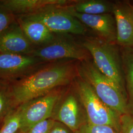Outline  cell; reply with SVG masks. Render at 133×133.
Segmentation results:
<instances>
[{"instance_id":"obj_1","label":"cell","mask_w":133,"mask_h":133,"mask_svg":"<svg viewBox=\"0 0 133 133\" xmlns=\"http://www.w3.org/2000/svg\"><path fill=\"white\" fill-rule=\"evenodd\" d=\"M77 76V65L70 60L48 63L28 76L10 83L13 103L23 105L68 85Z\"/></svg>"},{"instance_id":"obj_2","label":"cell","mask_w":133,"mask_h":133,"mask_svg":"<svg viewBox=\"0 0 133 133\" xmlns=\"http://www.w3.org/2000/svg\"><path fill=\"white\" fill-rule=\"evenodd\" d=\"M81 45L90 54L95 66L127 99L120 48L116 43L98 37H87Z\"/></svg>"},{"instance_id":"obj_3","label":"cell","mask_w":133,"mask_h":133,"mask_svg":"<svg viewBox=\"0 0 133 133\" xmlns=\"http://www.w3.org/2000/svg\"><path fill=\"white\" fill-rule=\"evenodd\" d=\"M78 76L87 82L105 104L120 115L129 112L127 98L95 66L92 59L79 62Z\"/></svg>"},{"instance_id":"obj_4","label":"cell","mask_w":133,"mask_h":133,"mask_svg":"<svg viewBox=\"0 0 133 133\" xmlns=\"http://www.w3.org/2000/svg\"><path fill=\"white\" fill-rule=\"evenodd\" d=\"M74 83L85 110L87 122L96 125L109 126L120 133L121 115L100 100L91 86L78 76Z\"/></svg>"},{"instance_id":"obj_5","label":"cell","mask_w":133,"mask_h":133,"mask_svg":"<svg viewBox=\"0 0 133 133\" xmlns=\"http://www.w3.org/2000/svg\"><path fill=\"white\" fill-rule=\"evenodd\" d=\"M30 55L45 63L71 59L82 62L92 59L85 48L68 34H56L51 42L35 48Z\"/></svg>"},{"instance_id":"obj_6","label":"cell","mask_w":133,"mask_h":133,"mask_svg":"<svg viewBox=\"0 0 133 133\" xmlns=\"http://www.w3.org/2000/svg\"><path fill=\"white\" fill-rule=\"evenodd\" d=\"M66 5H50L22 16L41 22L55 34L85 35V26L69 12Z\"/></svg>"},{"instance_id":"obj_7","label":"cell","mask_w":133,"mask_h":133,"mask_svg":"<svg viewBox=\"0 0 133 133\" xmlns=\"http://www.w3.org/2000/svg\"><path fill=\"white\" fill-rule=\"evenodd\" d=\"M60 88L20 105V129L23 132L25 133L34 125L50 118L62 95Z\"/></svg>"},{"instance_id":"obj_8","label":"cell","mask_w":133,"mask_h":133,"mask_svg":"<svg viewBox=\"0 0 133 133\" xmlns=\"http://www.w3.org/2000/svg\"><path fill=\"white\" fill-rule=\"evenodd\" d=\"M46 63L31 55L0 52V81H18Z\"/></svg>"},{"instance_id":"obj_9","label":"cell","mask_w":133,"mask_h":133,"mask_svg":"<svg viewBox=\"0 0 133 133\" xmlns=\"http://www.w3.org/2000/svg\"><path fill=\"white\" fill-rule=\"evenodd\" d=\"M55 118L75 133L87 122L85 112L75 88L62 95L57 102Z\"/></svg>"},{"instance_id":"obj_10","label":"cell","mask_w":133,"mask_h":133,"mask_svg":"<svg viewBox=\"0 0 133 133\" xmlns=\"http://www.w3.org/2000/svg\"><path fill=\"white\" fill-rule=\"evenodd\" d=\"M66 5V9L81 22L91 29L97 37L109 43H116L117 31L113 14L89 15L77 12Z\"/></svg>"},{"instance_id":"obj_11","label":"cell","mask_w":133,"mask_h":133,"mask_svg":"<svg viewBox=\"0 0 133 133\" xmlns=\"http://www.w3.org/2000/svg\"><path fill=\"white\" fill-rule=\"evenodd\" d=\"M112 14L117 31L116 43L122 48H133V10L127 2L114 3Z\"/></svg>"},{"instance_id":"obj_12","label":"cell","mask_w":133,"mask_h":133,"mask_svg":"<svg viewBox=\"0 0 133 133\" xmlns=\"http://www.w3.org/2000/svg\"><path fill=\"white\" fill-rule=\"evenodd\" d=\"M36 47L31 43L16 20L0 34V52L30 55Z\"/></svg>"},{"instance_id":"obj_13","label":"cell","mask_w":133,"mask_h":133,"mask_svg":"<svg viewBox=\"0 0 133 133\" xmlns=\"http://www.w3.org/2000/svg\"><path fill=\"white\" fill-rule=\"evenodd\" d=\"M75 1L69 0H0V5L17 17L32 14L48 6L70 5Z\"/></svg>"},{"instance_id":"obj_14","label":"cell","mask_w":133,"mask_h":133,"mask_svg":"<svg viewBox=\"0 0 133 133\" xmlns=\"http://www.w3.org/2000/svg\"><path fill=\"white\" fill-rule=\"evenodd\" d=\"M16 21L26 37L36 48L50 43L56 36L37 20L25 16H17Z\"/></svg>"},{"instance_id":"obj_15","label":"cell","mask_w":133,"mask_h":133,"mask_svg":"<svg viewBox=\"0 0 133 133\" xmlns=\"http://www.w3.org/2000/svg\"><path fill=\"white\" fill-rule=\"evenodd\" d=\"M114 3L104 0L75 1L68 6L77 12L89 14L99 15L112 14Z\"/></svg>"},{"instance_id":"obj_16","label":"cell","mask_w":133,"mask_h":133,"mask_svg":"<svg viewBox=\"0 0 133 133\" xmlns=\"http://www.w3.org/2000/svg\"><path fill=\"white\" fill-rule=\"evenodd\" d=\"M129 111L133 112V48L120 47Z\"/></svg>"},{"instance_id":"obj_17","label":"cell","mask_w":133,"mask_h":133,"mask_svg":"<svg viewBox=\"0 0 133 133\" xmlns=\"http://www.w3.org/2000/svg\"><path fill=\"white\" fill-rule=\"evenodd\" d=\"M74 133H120L114 128L107 125H96L86 122Z\"/></svg>"},{"instance_id":"obj_18","label":"cell","mask_w":133,"mask_h":133,"mask_svg":"<svg viewBox=\"0 0 133 133\" xmlns=\"http://www.w3.org/2000/svg\"><path fill=\"white\" fill-rule=\"evenodd\" d=\"M20 128L19 109L10 116L5 122L0 133H15Z\"/></svg>"},{"instance_id":"obj_19","label":"cell","mask_w":133,"mask_h":133,"mask_svg":"<svg viewBox=\"0 0 133 133\" xmlns=\"http://www.w3.org/2000/svg\"><path fill=\"white\" fill-rule=\"evenodd\" d=\"M16 20V16L0 5V34L8 28Z\"/></svg>"},{"instance_id":"obj_20","label":"cell","mask_w":133,"mask_h":133,"mask_svg":"<svg viewBox=\"0 0 133 133\" xmlns=\"http://www.w3.org/2000/svg\"><path fill=\"white\" fill-rule=\"evenodd\" d=\"M54 123L50 118L43 120L34 125L25 133H49Z\"/></svg>"},{"instance_id":"obj_21","label":"cell","mask_w":133,"mask_h":133,"mask_svg":"<svg viewBox=\"0 0 133 133\" xmlns=\"http://www.w3.org/2000/svg\"><path fill=\"white\" fill-rule=\"evenodd\" d=\"M11 96L10 83L0 81V115L5 109L8 99Z\"/></svg>"},{"instance_id":"obj_22","label":"cell","mask_w":133,"mask_h":133,"mask_svg":"<svg viewBox=\"0 0 133 133\" xmlns=\"http://www.w3.org/2000/svg\"><path fill=\"white\" fill-rule=\"evenodd\" d=\"M120 133H133V112L120 116Z\"/></svg>"},{"instance_id":"obj_23","label":"cell","mask_w":133,"mask_h":133,"mask_svg":"<svg viewBox=\"0 0 133 133\" xmlns=\"http://www.w3.org/2000/svg\"><path fill=\"white\" fill-rule=\"evenodd\" d=\"M49 133H74L66 126L59 122H55Z\"/></svg>"},{"instance_id":"obj_24","label":"cell","mask_w":133,"mask_h":133,"mask_svg":"<svg viewBox=\"0 0 133 133\" xmlns=\"http://www.w3.org/2000/svg\"><path fill=\"white\" fill-rule=\"evenodd\" d=\"M132 5V9H133V6H132V5Z\"/></svg>"}]
</instances>
